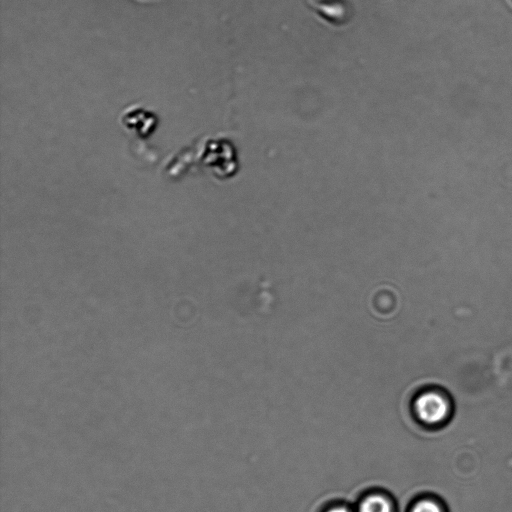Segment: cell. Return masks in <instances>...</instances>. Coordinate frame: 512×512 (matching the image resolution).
Segmentation results:
<instances>
[{"label": "cell", "mask_w": 512, "mask_h": 512, "mask_svg": "<svg viewBox=\"0 0 512 512\" xmlns=\"http://www.w3.org/2000/svg\"><path fill=\"white\" fill-rule=\"evenodd\" d=\"M312 11L334 28L346 26L353 17L352 6L347 0H310Z\"/></svg>", "instance_id": "6da1fadb"}, {"label": "cell", "mask_w": 512, "mask_h": 512, "mask_svg": "<svg viewBox=\"0 0 512 512\" xmlns=\"http://www.w3.org/2000/svg\"><path fill=\"white\" fill-rule=\"evenodd\" d=\"M448 402L437 390H426L415 400L417 416L426 423H437L448 413Z\"/></svg>", "instance_id": "7a4b0ae2"}, {"label": "cell", "mask_w": 512, "mask_h": 512, "mask_svg": "<svg viewBox=\"0 0 512 512\" xmlns=\"http://www.w3.org/2000/svg\"><path fill=\"white\" fill-rule=\"evenodd\" d=\"M358 512H392L391 505L381 495H370L360 504Z\"/></svg>", "instance_id": "3957f363"}, {"label": "cell", "mask_w": 512, "mask_h": 512, "mask_svg": "<svg viewBox=\"0 0 512 512\" xmlns=\"http://www.w3.org/2000/svg\"><path fill=\"white\" fill-rule=\"evenodd\" d=\"M412 512H441V510L436 503L425 500L417 503Z\"/></svg>", "instance_id": "277c9868"}, {"label": "cell", "mask_w": 512, "mask_h": 512, "mask_svg": "<svg viewBox=\"0 0 512 512\" xmlns=\"http://www.w3.org/2000/svg\"><path fill=\"white\" fill-rule=\"evenodd\" d=\"M328 512H350L349 510H347L346 508H343V507H338V508H333L331 509L330 511Z\"/></svg>", "instance_id": "5b68a950"}]
</instances>
